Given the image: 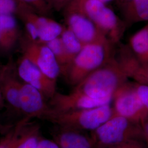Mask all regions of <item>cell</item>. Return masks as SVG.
<instances>
[{
	"label": "cell",
	"mask_w": 148,
	"mask_h": 148,
	"mask_svg": "<svg viewBox=\"0 0 148 148\" xmlns=\"http://www.w3.org/2000/svg\"><path fill=\"white\" fill-rule=\"evenodd\" d=\"M128 79L117 58L112 56L104 65L76 85L73 90L98 99L112 98Z\"/></svg>",
	"instance_id": "1"
},
{
	"label": "cell",
	"mask_w": 148,
	"mask_h": 148,
	"mask_svg": "<svg viewBox=\"0 0 148 148\" xmlns=\"http://www.w3.org/2000/svg\"><path fill=\"white\" fill-rule=\"evenodd\" d=\"M112 45L110 41L106 40L85 45L69 66L64 76L67 81L75 86L104 65L112 57Z\"/></svg>",
	"instance_id": "2"
},
{
	"label": "cell",
	"mask_w": 148,
	"mask_h": 148,
	"mask_svg": "<svg viewBox=\"0 0 148 148\" xmlns=\"http://www.w3.org/2000/svg\"><path fill=\"white\" fill-rule=\"evenodd\" d=\"M91 139L95 148H106L131 140L144 139L140 123L114 115L92 132Z\"/></svg>",
	"instance_id": "3"
},
{
	"label": "cell",
	"mask_w": 148,
	"mask_h": 148,
	"mask_svg": "<svg viewBox=\"0 0 148 148\" xmlns=\"http://www.w3.org/2000/svg\"><path fill=\"white\" fill-rule=\"evenodd\" d=\"M115 115L113 108L109 104L95 108L66 112L52 111L46 120L59 126L74 130L90 131L100 127Z\"/></svg>",
	"instance_id": "4"
},
{
	"label": "cell",
	"mask_w": 148,
	"mask_h": 148,
	"mask_svg": "<svg viewBox=\"0 0 148 148\" xmlns=\"http://www.w3.org/2000/svg\"><path fill=\"white\" fill-rule=\"evenodd\" d=\"M22 57L28 59L51 79L57 81L60 70L51 49L46 43L32 41L25 35L19 40Z\"/></svg>",
	"instance_id": "5"
},
{
	"label": "cell",
	"mask_w": 148,
	"mask_h": 148,
	"mask_svg": "<svg viewBox=\"0 0 148 148\" xmlns=\"http://www.w3.org/2000/svg\"><path fill=\"white\" fill-rule=\"evenodd\" d=\"M115 115L140 123L148 117V112L138 95L134 83L126 82L113 95Z\"/></svg>",
	"instance_id": "6"
},
{
	"label": "cell",
	"mask_w": 148,
	"mask_h": 148,
	"mask_svg": "<svg viewBox=\"0 0 148 148\" xmlns=\"http://www.w3.org/2000/svg\"><path fill=\"white\" fill-rule=\"evenodd\" d=\"M112 98L98 99L73 90L64 95L57 92L51 99L49 106L56 112L86 109L109 104Z\"/></svg>",
	"instance_id": "7"
},
{
	"label": "cell",
	"mask_w": 148,
	"mask_h": 148,
	"mask_svg": "<svg viewBox=\"0 0 148 148\" xmlns=\"http://www.w3.org/2000/svg\"><path fill=\"white\" fill-rule=\"evenodd\" d=\"M17 72L22 81L40 90L47 99H51L56 91V81L51 79L27 58L21 57Z\"/></svg>",
	"instance_id": "8"
},
{
	"label": "cell",
	"mask_w": 148,
	"mask_h": 148,
	"mask_svg": "<svg viewBox=\"0 0 148 148\" xmlns=\"http://www.w3.org/2000/svg\"><path fill=\"white\" fill-rule=\"evenodd\" d=\"M42 93L38 90L22 81L20 98V112L25 117L46 119L52 110Z\"/></svg>",
	"instance_id": "9"
},
{
	"label": "cell",
	"mask_w": 148,
	"mask_h": 148,
	"mask_svg": "<svg viewBox=\"0 0 148 148\" xmlns=\"http://www.w3.org/2000/svg\"><path fill=\"white\" fill-rule=\"evenodd\" d=\"M66 27L84 45L109 40L93 21L78 13L63 12Z\"/></svg>",
	"instance_id": "10"
},
{
	"label": "cell",
	"mask_w": 148,
	"mask_h": 148,
	"mask_svg": "<svg viewBox=\"0 0 148 148\" xmlns=\"http://www.w3.org/2000/svg\"><path fill=\"white\" fill-rule=\"evenodd\" d=\"M12 62L2 65V90L4 101L14 111L20 112L19 98L22 82Z\"/></svg>",
	"instance_id": "11"
},
{
	"label": "cell",
	"mask_w": 148,
	"mask_h": 148,
	"mask_svg": "<svg viewBox=\"0 0 148 148\" xmlns=\"http://www.w3.org/2000/svg\"><path fill=\"white\" fill-rule=\"evenodd\" d=\"M16 16L27 17L32 22L37 29L40 42L46 43L60 37L64 29L62 25L48 16H42L26 7H21Z\"/></svg>",
	"instance_id": "12"
},
{
	"label": "cell",
	"mask_w": 148,
	"mask_h": 148,
	"mask_svg": "<svg viewBox=\"0 0 148 148\" xmlns=\"http://www.w3.org/2000/svg\"><path fill=\"white\" fill-rule=\"evenodd\" d=\"M117 59L128 78L148 86V64L140 63L128 46H121Z\"/></svg>",
	"instance_id": "13"
},
{
	"label": "cell",
	"mask_w": 148,
	"mask_h": 148,
	"mask_svg": "<svg viewBox=\"0 0 148 148\" xmlns=\"http://www.w3.org/2000/svg\"><path fill=\"white\" fill-rule=\"evenodd\" d=\"M54 136L60 148H95L91 138L81 131L60 127Z\"/></svg>",
	"instance_id": "14"
},
{
	"label": "cell",
	"mask_w": 148,
	"mask_h": 148,
	"mask_svg": "<svg viewBox=\"0 0 148 148\" xmlns=\"http://www.w3.org/2000/svg\"><path fill=\"white\" fill-rule=\"evenodd\" d=\"M121 8L127 24L148 21V0H131Z\"/></svg>",
	"instance_id": "15"
},
{
	"label": "cell",
	"mask_w": 148,
	"mask_h": 148,
	"mask_svg": "<svg viewBox=\"0 0 148 148\" xmlns=\"http://www.w3.org/2000/svg\"><path fill=\"white\" fill-rule=\"evenodd\" d=\"M128 46L140 63L148 64V24L131 37Z\"/></svg>",
	"instance_id": "16"
},
{
	"label": "cell",
	"mask_w": 148,
	"mask_h": 148,
	"mask_svg": "<svg viewBox=\"0 0 148 148\" xmlns=\"http://www.w3.org/2000/svg\"><path fill=\"white\" fill-rule=\"evenodd\" d=\"M46 44L53 52L59 66L60 74H62L64 76L74 58L67 51L60 37H57Z\"/></svg>",
	"instance_id": "17"
},
{
	"label": "cell",
	"mask_w": 148,
	"mask_h": 148,
	"mask_svg": "<svg viewBox=\"0 0 148 148\" xmlns=\"http://www.w3.org/2000/svg\"><path fill=\"white\" fill-rule=\"evenodd\" d=\"M23 126L13 148H36L40 139L39 127L37 125Z\"/></svg>",
	"instance_id": "18"
},
{
	"label": "cell",
	"mask_w": 148,
	"mask_h": 148,
	"mask_svg": "<svg viewBox=\"0 0 148 148\" xmlns=\"http://www.w3.org/2000/svg\"><path fill=\"white\" fill-rule=\"evenodd\" d=\"M0 32L15 44L21 37L19 27L14 14L0 15Z\"/></svg>",
	"instance_id": "19"
},
{
	"label": "cell",
	"mask_w": 148,
	"mask_h": 148,
	"mask_svg": "<svg viewBox=\"0 0 148 148\" xmlns=\"http://www.w3.org/2000/svg\"><path fill=\"white\" fill-rule=\"evenodd\" d=\"M60 37L67 51L74 58L85 46L73 32L66 26L64 27L63 30Z\"/></svg>",
	"instance_id": "20"
},
{
	"label": "cell",
	"mask_w": 148,
	"mask_h": 148,
	"mask_svg": "<svg viewBox=\"0 0 148 148\" xmlns=\"http://www.w3.org/2000/svg\"><path fill=\"white\" fill-rule=\"evenodd\" d=\"M21 5L42 16H48L52 12V8L48 0H18Z\"/></svg>",
	"instance_id": "21"
},
{
	"label": "cell",
	"mask_w": 148,
	"mask_h": 148,
	"mask_svg": "<svg viewBox=\"0 0 148 148\" xmlns=\"http://www.w3.org/2000/svg\"><path fill=\"white\" fill-rule=\"evenodd\" d=\"M25 117L21 120L14 127L0 140V148H13L16 140L25 124L28 121Z\"/></svg>",
	"instance_id": "22"
},
{
	"label": "cell",
	"mask_w": 148,
	"mask_h": 148,
	"mask_svg": "<svg viewBox=\"0 0 148 148\" xmlns=\"http://www.w3.org/2000/svg\"><path fill=\"white\" fill-rule=\"evenodd\" d=\"M22 6L18 0H0V15H16Z\"/></svg>",
	"instance_id": "23"
},
{
	"label": "cell",
	"mask_w": 148,
	"mask_h": 148,
	"mask_svg": "<svg viewBox=\"0 0 148 148\" xmlns=\"http://www.w3.org/2000/svg\"><path fill=\"white\" fill-rule=\"evenodd\" d=\"M138 95L143 103V106L148 112V86L134 83Z\"/></svg>",
	"instance_id": "24"
},
{
	"label": "cell",
	"mask_w": 148,
	"mask_h": 148,
	"mask_svg": "<svg viewBox=\"0 0 148 148\" xmlns=\"http://www.w3.org/2000/svg\"><path fill=\"white\" fill-rule=\"evenodd\" d=\"M15 46L16 44L14 43L0 32V52L7 53L14 47Z\"/></svg>",
	"instance_id": "25"
},
{
	"label": "cell",
	"mask_w": 148,
	"mask_h": 148,
	"mask_svg": "<svg viewBox=\"0 0 148 148\" xmlns=\"http://www.w3.org/2000/svg\"><path fill=\"white\" fill-rule=\"evenodd\" d=\"M106 148H148V147H146L144 143L142 142V140L135 139Z\"/></svg>",
	"instance_id": "26"
},
{
	"label": "cell",
	"mask_w": 148,
	"mask_h": 148,
	"mask_svg": "<svg viewBox=\"0 0 148 148\" xmlns=\"http://www.w3.org/2000/svg\"><path fill=\"white\" fill-rule=\"evenodd\" d=\"M73 0H48L52 10L63 11L64 9Z\"/></svg>",
	"instance_id": "27"
},
{
	"label": "cell",
	"mask_w": 148,
	"mask_h": 148,
	"mask_svg": "<svg viewBox=\"0 0 148 148\" xmlns=\"http://www.w3.org/2000/svg\"><path fill=\"white\" fill-rule=\"evenodd\" d=\"M36 148H60L58 144L54 140L47 139H40Z\"/></svg>",
	"instance_id": "28"
},
{
	"label": "cell",
	"mask_w": 148,
	"mask_h": 148,
	"mask_svg": "<svg viewBox=\"0 0 148 148\" xmlns=\"http://www.w3.org/2000/svg\"><path fill=\"white\" fill-rule=\"evenodd\" d=\"M140 125L143 130L145 140L148 139V117L140 123Z\"/></svg>",
	"instance_id": "29"
},
{
	"label": "cell",
	"mask_w": 148,
	"mask_h": 148,
	"mask_svg": "<svg viewBox=\"0 0 148 148\" xmlns=\"http://www.w3.org/2000/svg\"><path fill=\"white\" fill-rule=\"evenodd\" d=\"M2 65H0V109L3 106L5 102L2 90Z\"/></svg>",
	"instance_id": "30"
},
{
	"label": "cell",
	"mask_w": 148,
	"mask_h": 148,
	"mask_svg": "<svg viewBox=\"0 0 148 148\" xmlns=\"http://www.w3.org/2000/svg\"><path fill=\"white\" fill-rule=\"evenodd\" d=\"M131 0H116L117 3L120 5V6H122L124 5L125 4L127 3V2H130Z\"/></svg>",
	"instance_id": "31"
},
{
	"label": "cell",
	"mask_w": 148,
	"mask_h": 148,
	"mask_svg": "<svg viewBox=\"0 0 148 148\" xmlns=\"http://www.w3.org/2000/svg\"><path fill=\"white\" fill-rule=\"evenodd\" d=\"M99 1H100L101 2H103V3H104V4L106 5L107 3L112 2L113 0H99Z\"/></svg>",
	"instance_id": "32"
},
{
	"label": "cell",
	"mask_w": 148,
	"mask_h": 148,
	"mask_svg": "<svg viewBox=\"0 0 148 148\" xmlns=\"http://www.w3.org/2000/svg\"><path fill=\"white\" fill-rule=\"evenodd\" d=\"M145 141H146L147 144V147H148V139H145Z\"/></svg>",
	"instance_id": "33"
}]
</instances>
